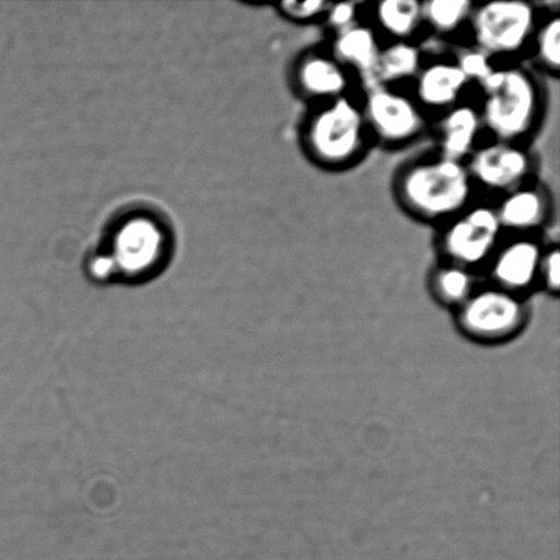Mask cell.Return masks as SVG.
<instances>
[{
	"label": "cell",
	"instance_id": "7",
	"mask_svg": "<svg viewBox=\"0 0 560 560\" xmlns=\"http://www.w3.org/2000/svg\"><path fill=\"white\" fill-rule=\"evenodd\" d=\"M371 139L388 148H399L419 140L427 129L424 108L416 98L393 86L366 88L361 104Z\"/></svg>",
	"mask_w": 560,
	"mask_h": 560
},
{
	"label": "cell",
	"instance_id": "18",
	"mask_svg": "<svg viewBox=\"0 0 560 560\" xmlns=\"http://www.w3.org/2000/svg\"><path fill=\"white\" fill-rule=\"evenodd\" d=\"M430 285L438 300L464 305L475 293L476 277L470 268L442 261L431 271Z\"/></svg>",
	"mask_w": 560,
	"mask_h": 560
},
{
	"label": "cell",
	"instance_id": "11",
	"mask_svg": "<svg viewBox=\"0 0 560 560\" xmlns=\"http://www.w3.org/2000/svg\"><path fill=\"white\" fill-rule=\"evenodd\" d=\"M460 322L469 331L497 337L512 331L524 317L518 296L501 288L475 291L460 306Z\"/></svg>",
	"mask_w": 560,
	"mask_h": 560
},
{
	"label": "cell",
	"instance_id": "10",
	"mask_svg": "<svg viewBox=\"0 0 560 560\" xmlns=\"http://www.w3.org/2000/svg\"><path fill=\"white\" fill-rule=\"evenodd\" d=\"M546 246L534 234H515L499 244L487 262L497 288L517 293L539 280L540 262Z\"/></svg>",
	"mask_w": 560,
	"mask_h": 560
},
{
	"label": "cell",
	"instance_id": "9",
	"mask_svg": "<svg viewBox=\"0 0 560 560\" xmlns=\"http://www.w3.org/2000/svg\"><path fill=\"white\" fill-rule=\"evenodd\" d=\"M289 80L295 95L311 104L348 96L350 88L349 70L324 48L299 54L290 66Z\"/></svg>",
	"mask_w": 560,
	"mask_h": 560
},
{
	"label": "cell",
	"instance_id": "3",
	"mask_svg": "<svg viewBox=\"0 0 560 560\" xmlns=\"http://www.w3.org/2000/svg\"><path fill=\"white\" fill-rule=\"evenodd\" d=\"M482 126L497 141L521 144L539 128L546 109V90L525 66L497 68L479 84Z\"/></svg>",
	"mask_w": 560,
	"mask_h": 560
},
{
	"label": "cell",
	"instance_id": "12",
	"mask_svg": "<svg viewBox=\"0 0 560 560\" xmlns=\"http://www.w3.org/2000/svg\"><path fill=\"white\" fill-rule=\"evenodd\" d=\"M495 211L503 230L515 234H532L546 228L552 219L551 191L545 185L529 180L504 194Z\"/></svg>",
	"mask_w": 560,
	"mask_h": 560
},
{
	"label": "cell",
	"instance_id": "16",
	"mask_svg": "<svg viewBox=\"0 0 560 560\" xmlns=\"http://www.w3.org/2000/svg\"><path fill=\"white\" fill-rule=\"evenodd\" d=\"M422 66L421 49L411 42H394L378 55L373 86L415 80Z\"/></svg>",
	"mask_w": 560,
	"mask_h": 560
},
{
	"label": "cell",
	"instance_id": "22",
	"mask_svg": "<svg viewBox=\"0 0 560 560\" xmlns=\"http://www.w3.org/2000/svg\"><path fill=\"white\" fill-rule=\"evenodd\" d=\"M331 2L326 0H306V2H295V0H285L278 4V13L283 19L294 22V24H311L312 21L323 20Z\"/></svg>",
	"mask_w": 560,
	"mask_h": 560
},
{
	"label": "cell",
	"instance_id": "5",
	"mask_svg": "<svg viewBox=\"0 0 560 560\" xmlns=\"http://www.w3.org/2000/svg\"><path fill=\"white\" fill-rule=\"evenodd\" d=\"M436 248L443 261L466 268L487 265L502 243L495 206L470 205L441 224Z\"/></svg>",
	"mask_w": 560,
	"mask_h": 560
},
{
	"label": "cell",
	"instance_id": "4",
	"mask_svg": "<svg viewBox=\"0 0 560 560\" xmlns=\"http://www.w3.org/2000/svg\"><path fill=\"white\" fill-rule=\"evenodd\" d=\"M370 140L364 113L349 95L311 104L300 126L305 155L328 172L355 166L365 156Z\"/></svg>",
	"mask_w": 560,
	"mask_h": 560
},
{
	"label": "cell",
	"instance_id": "15",
	"mask_svg": "<svg viewBox=\"0 0 560 560\" xmlns=\"http://www.w3.org/2000/svg\"><path fill=\"white\" fill-rule=\"evenodd\" d=\"M329 51L348 70L355 71L365 82V88L373 86L378 55L377 36L371 26L359 22L339 33H335Z\"/></svg>",
	"mask_w": 560,
	"mask_h": 560
},
{
	"label": "cell",
	"instance_id": "23",
	"mask_svg": "<svg viewBox=\"0 0 560 560\" xmlns=\"http://www.w3.org/2000/svg\"><path fill=\"white\" fill-rule=\"evenodd\" d=\"M359 3L354 2H340L329 4L326 15L323 21L326 22L329 31L335 33L348 30V27L357 24V16H359Z\"/></svg>",
	"mask_w": 560,
	"mask_h": 560
},
{
	"label": "cell",
	"instance_id": "13",
	"mask_svg": "<svg viewBox=\"0 0 560 560\" xmlns=\"http://www.w3.org/2000/svg\"><path fill=\"white\" fill-rule=\"evenodd\" d=\"M480 109L469 103H458L441 113L433 128L435 151L442 155L466 162L477 148L481 133Z\"/></svg>",
	"mask_w": 560,
	"mask_h": 560
},
{
	"label": "cell",
	"instance_id": "6",
	"mask_svg": "<svg viewBox=\"0 0 560 560\" xmlns=\"http://www.w3.org/2000/svg\"><path fill=\"white\" fill-rule=\"evenodd\" d=\"M476 47L490 57H506L529 46L537 27L534 3L495 0L475 4L470 15Z\"/></svg>",
	"mask_w": 560,
	"mask_h": 560
},
{
	"label": "cell",
	"instance_id": "21",
	"mask_svg": "<svg viewBox=\"0 0 560 560\" xmlns=\"http://www.w3.org/2000/svg\"><path fill=\"white\" fill-rule=\"evenodd\" d=\"M455 63H457L460 71H463L466 80L477 82V84H481L482 81L488 79L495 70V65L492 63V58L490 55L481 51L480 48H469L464 49L458 54L457 59H455Z\"/></svg>",
	"mask_w": 560,
	"mask_h": 560
},
{
	"label": "cell",
	"instance_id": "20",
	"mask_svg": "<svg viewBox=\"0 0 560 560\" xmlns=\"http://www.w3.org/2000/svg\"><path fill=\"white\" fill-rule=\"evenodd\" d=\"M535 58L548 74L559 75L560 71V15H548L537 25L534 38Z\"/></svg>",
	"mask_w": 560,
	"mask_h": 560
},
{
	"label": "cell",
	"instance_id": "17",
	"mask_svg": "<svg viewBox=\"0 0 560 560\" xmlns=\"http://www.w3.org/2000/svg\"><path fill=\"white\" fill-rule=\"evenodd\" d=\"M376 24L395 42H410L424 25L422 2L417 0H383L373 10Z\"/></svg>",
	"mask_w": 560,
	"mask_h": 560
},
{
	"label": "cell",
	"instance_id": "2",
	"mask_svg": "<svg viewBox=\"0 0 560 560\" xmlns=\"http://www.w3.org/2000/svg\"><path fill=\"white\" fill-rule=\"evenodd\" d=\"M465 162L433 150L395 170V200L416 221L442 224L471 205L475 190Z\"/></svg>",
	"mask_w": 560,
	"mask_h": 560
},
{
	"label": "cell",
	"instance_id": "24",
	"mask_svg": "<svg viewBox=\"0 0 560 560\" xmlns=\"http://www.w3.org/2000/svg\"><path fill=\"white\" fill-rule=\"evenodd\" d=\"M539 280L550 293L557 294L560 289V249L558 244L546 246L542 252Z\"/></svg>",
	"mask_w": 560,
	"mask_h": 560
},
{
	"label": "cell",
	"instance_id": "14",
	"mask_svg": "<svg viewBox=\"0 0 560 560\" xmlns=\"http://www.w3.org/2000/svg\"><path fill=\"white\" fill-rule=\"evenodd\" d=\"M469 85L455 60H435L422 65L415 79L416 102L432 112H446L460 103V96Z\"/></svg>",
	"mask_w": 560,
	"mask_h": 560
},
{
	"label": "cell",
	"instance_id": "19",
	"mask_svg": "<svg viewBox=\"0 0 560 560\" xmlns=\"http://www.w3.org/2000/svg\"><path fill=\"white\" fill-rule=\"evenodd\" d=\"M474 8L469 0H428L422 2V20L438 35H454L470 20Z\"/></svg>",
	"mask_w": 560,
	"mask_h": 560
},
{
	"label": "cell",
	"instance_id": "8",
	"mask_svg": "<svg viewBox=\"0 0 560 560\" xmlns=\"http://www.w3.org/2000/svg\"><path fill=\"white\" fill-rule=\"evenodd\" d=\"M465 163L475 185L503 194L529 183L535 173L534 156L515 142L495 140L477 147Z\"/></svg>",
	"mask_w": 560,
	"mask_h": 560
},
{
	"label": "cell",
	"instance_id": "1",
	"mask_svg": "<svg viewBox=\"0 0 560 560\" xmlns=\"http://www.w3.org/2000/svg\"><path fill=\"white\" fill-rule=\"evenodd\" d=\"M173 250V230L161 213L145 208L124 211L88 255L85 276L98 285L144 284L166 270Z\"/></svg>",
	"mask_w": 560,
	"mask_h": 560
}]
</instances>
